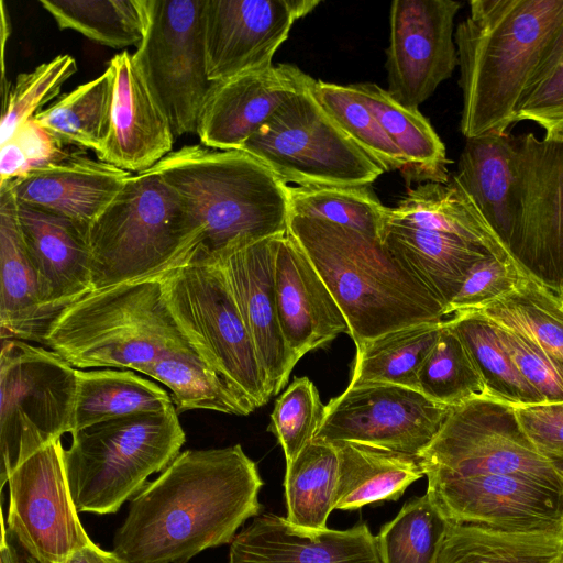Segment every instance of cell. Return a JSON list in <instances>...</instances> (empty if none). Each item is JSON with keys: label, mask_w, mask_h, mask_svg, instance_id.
Masks as SVG:
<instances>
[{"label": "cell", "mask_w": 563, "mask_h": 563, "mask_svg": "<svg viewBox=\"0 0 563 563\" xmlns=\"http://www.w3.org/2000/svg\"><path fill=\"white\" fill-rule=\"evenodd\" d=\"M443 322L401 328L356 346L347 387L397 385L418 390V373L437 343Z\"/></svg>", "instance_id": "obj_34"}, {"label": "cell", "mask_w": 563, "mask_h": 563, "mask_svg": "<svg viewBox=\"0 0 563 563\" xmlns=\"http://www.w3.org/2000/svg\"><path fill=\"white\" fill-rule=\"evenodd\" d=\"M450 523L427 494L410 498L375 536L380 563H435Z\"/></svg>", "instance_id": "obj_41"}, {"label": "cell", "mask_w": 563, "mask_h": 563, "mask_svg": "<svg viewBox=\"0 0 563 563\" xmlns=\"http://www.w3.org/2000/svg\"><path fill=\"white\" fill-rule=\"evenodd\" d=\"M339 459L334 509L397 500L424 476L419 456L356 442H331Z\"/></svg>", "instance_id": "obj_29"}, {"label": "cell", "mask_w": 563, "mask_h": 563, "mask_svg": "<svg viewBox=\"0 0 563 563\" xmlns=\"http://www.w3.org/2000/svg\"><path fill=\"white\" fill-rule=\"evenodd\" d=\"M418 390L449 407L489 397L470 353L445 320L437 343L418 373Z\"/></svg>", "instance_id": "obj_43"}, {"label": "cell", "mask_w": 563, "mask_h": 563, "mask_svg": "<svg viewBox=\"0 0 563 563\" xmlns=\"http://www.w3.org/2000/svg\"><path fill=\"white\" fill-rule=\"evenodd\" d=\"M112 93L113 71L108 66L97 78L62 95L34 119L63 144L97 153L109 133Z\"/></svg>", "instance_id": "obj_38"}, {"label": "cell", "mask_w": 563, "mask_h": 563, "mask_svg": "<svg viewBox=\"0 0 563 563\" xmlns=\"http://www.w3.org/2000/svg\"><path fill=\"white\" fill-rule=\"evenodd\" d=\"M288 233L334 297L355 346L445 317L443 301L379 239L295 214Z\"/></svg>", "instance_id": "obj_3"}, {"label": "cell", "mask_w": 563, "mask_h": 563, "mask_svg": "<svg viewBox=\"0 0 563 563\" xmlns=\"http://www.w3.org/2000/svg\"><path fill=\"white\" fill-rule=\"evenodd\" d=\"M318 0H206V69L212 82L265 68Z\"/></svg>", "instance_id": "obj_17"}, {"label": "cell", "mask_w": 563, "mask_h": 563, "mask_svg": "<svg viewBox=\"0 0 563 563\" xmlns=\"http://www.w3.org/2000/svg\"><path fill=\"white\" fill-rule=\"evenodd\" d=\"M64 448L56 440L21 462L9 475L5 523L44 563H64L90 540L68 486Z\"/></svg>", "instance_id": "obj_15"}, {"label": "cell", "mask_w": 563, "mask_h": 563, "mask_svg": "<svg viewBox=\"0 0 563 563\" xmlns=\"http://www.w3.org/2000/svg\"><path fill=\"white\" fill-rule=\"evenodd\" d=\"M497 327L500 340L516 366L545 402L563 401V365L521 333L499 324Z\"/></svg>", "instance_id": "obj_50"}, {"label": "cell", "mask_w": 563, "mask_h": 563, "mask_svg": "<svg viewBox=\"0 0 563 563\" xmlns=\"http://www.w3.org/2000/svg\"><path fill=\"white\" fill-rule=\"evenodd\" d=\"M206 0H143L144 36L133 59L166 113L174 135L197 134L214 82L206 69Z\"/></svg>", "instance_id": "obj_13"}, {"label": "cell", "mask_w": 563, "mask_h": 563, "mask_svg": "<svg viewBox=\"0 0 563 563\" xmlns=\"http://www.w3.org/2000/svg\"><path fill=\"white\" fill-rule=\"evenodd\" d=\"M43 344L76 369L142 374L162 356L194 347L167 305L159 276L89 292L54 318Z\"/></svg>", "instance_id": "obj_5"}, {"label": "cell", "mask_w": 563, "mask_h": 563, "mask_svg": "<svg viewBox=\"0 0 563 563\" xmlns=\"http://www.w3.org/2000/svg\"><path fill=\"white\" fill-rule=\"evenodd\" d=\"M92 289L185 265L199 243L177 191L156 172L132 174L87 230Z\"/></svg>", "instance_id": "obj_6"}, {"label": "cell", "mask_w": 563, "mask_h": 563, "mask_svg": "<svg viewBox=\"0 0 563 563\" xmlns=\"http://www.w3.org/2000/svg\"><path fill=\"white\" fill-rule=\"evenodd\" d=\"M131 175L81 151H66L56 159L5 183L18 202L56 213L88 229Z\"/></svg>", "instance_id": "obj_24"}, {"label": "cell", "mask_w": 563, "mask_h": 563, "mask_svg": "<svg viewBox=\"0 0 563 563\" xmlns=\"http://www.w3.org/2000/svg\"><path fill=\"white\" fill-rule=\"evenodd\" d=\"M229 563H380L366 523L305 533L285 517H256L230 545Z\"/></svg>", "instance_id": "obj_25"}, {"label": "cell", "mask_w": 563, "mask_h": 563, "mask_svg": "<svg viewBox=\"0 0 563 563\" xmlns=\"http://www.w3.org/2000/svg\"><path fill=\"white\" fill-rule=\"evenodd\" d=\"M113 93L108 136L97 152L99 159L129 173H142L167 156L174 132L130 52L114 55Z\"/></svg>", "instance_id": "obj_21"}, {"label": "cell", "mask_w": 563, "mask_h": 563, "mask_svg": "<svg viewBox=\"0 0 563 563\" xmlns=\"http://www.w3.org/2000/svg\"><path fill=\"white\" fill-rule=\"evenodd\" d=\"M385 221L459 236L487 250L493 256L512 261L464 189L449 183L417 185L394 208Z\"/></svg>", "instance_id": "obj_28"}, {"label": "cell", "mask_w": 563, "mask_h": 563, "mask_svg": "<svg viewBox=\"0 0 563 563\" xmlns=\"http://www.w3.org/2000/svg\"><path fill=\"white\" fill-rule=\"evenodd\" d=\"M526 435L545 457L563 461V401L515 407Z\"/></svg>", "instance_id": "obj_51"}, {"label": "cell", "mask_w": 563, "mask_h": 563, "mask_svg": "<svg viewBox=\"0 0 563 563\" xmlns=\"http://www.w3.org/2000/svg\"><path fill=\"white\" fill-rule=\"evenodd\" d=\"M159 279L172 313L201 358L255 409L264 406L273 394L220 268L188 263Z\"/></svg>", "instance_id": "obj_9"}, {"label": "cell", "mask_w": 563, "mask_h": 563, "mask_svg": "<svg viewBox=\"0 0 563 563\" xmlns=\"http://www.w3.org/2000/svg\"><path fill=\"white\" fill-rule=\"evenodd\" d=\"M65 146L31 118L0 145V184L56 159L67 151Z\"/></svg>", "instance_id": "obj_49"}, {"label": "cell", "mask_w": 563, "mask_h": 563, "mask_svg": "<svg viewBox=\"0 0 563 563\" xmlns=\"http://www.w3.org/2000/svg\"><path fill=\"white\" fill-rule=\"evenodd\" d=\"M314 84L291 64L271 65L214 82L198 121L201 145L240 150L289 98Z\"/></svg>", "instance_id": "obj_20"}, {"label": "cell", "mask_w": 563, "mask_h": 563, "mask_svg": "<svg viewBox=\"0 0 563 563\" xmlns=\"http://www.w3.org/2000/svg\"><path fill=\"white\" fill-rule=\"evenodd\" d=\"M512 155V135L507 132L470 137L460 155L457 170L452 175L474 201L503 246L511 216L515 178Z\"/></svg>", "instance_id": "obj_30"}, {"label": "cell", "mask_w": 563, "mask_h": 563, "mask_svg": "<svg viewBox=\"0 0 563 563\" xmlns=\"http://www.w3.org/2000/svg\"><path fill=\"white\" fill-rule=\"evenodd\" d=\"M77 69V62L71 55L60 54L32 71L18 75L2 98L0 145L5 144L42 107L54 100Z\"/></svg>", "instance_id": "obj_45"}, {"label": "cell", "mask_w": 563, "mask_h": 563, "mask_svg": "<svg viewBox=\"0 0 563 563\" xmlns=\"http://www.w3.org/2000/svg\"><path fill=\"white\" fill-rule=\"evenodd\" d=\"M562 530H563V523H562Z\"/></svg>", "instance_id": "obj_55"}, {"label": "cell", "mask_w": 563, "mask_h": 563, "mask_svg": "<svg viewBox=\"0 0 563 563\" xmlns=\"http://www.w3.org/2000/svg\"><path fill=\"white\" fill-rule=\"evenodd\" d=\"M0 484L45 445L74 430L76 368L53 350L1 339Z\"/></svg>", "instance_id": "obj_8"}, {"label": "cell", "mask_w": 563, "mask_h": 563, "mask_svg": "<svg viewBox=\"0 0 563 563\" xmlns=\"http://www.w3.org/2000/svg\"><path fill=\"white\" fill-rule=\"evenodd\" d=\"M312 87L289 98L240 150L286 185L369 186L384 170L328 114Z\"/></svg>", "instance_id": "obj_10"}, {"label": "cell", "mask_w": 563, "mask_h": 563, "mask_svg": "<svg viewBox=\"0 0 563 563\" xmlns=\"http://www.w3.org/2000/svg\"><path fill=\"white\" fill-rule=\"evenodd\" d=\"M563 24V0H473L455 31L466 137L506 133Z\"/></svg>", "instance_id": "obj_2"}, {"label": "cell", "mask_w": 563, "mask_h": 563, "mask_svg": "<svg viewBox=\"0 0 563 563\" xmlns=\"http://www.w3.org/2000/svg\"><path fill=\"white\" fill-rule=\"evenodd\" d=\"M312 92L328 114L384 173L405 170L401 152L351 85L317 80Z\"/></svg>", "instance_id": "obj_44"}, {"label": "cell", "mask_w": 563, "mask_h": 563, "mask_svg": "<svg viewBox=\"0 0 563 563\" xmlns=\"http://www.w3.org/2000/svg\"><path fill=\"white\" fill-rule=\"evenodd\" d=\"M351 87L401 152L406 162L401 175L407 185L449 183L450 161L445 146L419 109L402 106L386 89L373 82L353 84Z\"/></svg>", "instance_id": "obj_31"}, {"label": "cell", "mask_w": 563, "mask_h": 563, "mask_svg": "<svg viewBox=\"0 0 563 563\" xmlns=\"http://www.w3.org/2000/svg\"><path fill=\"white\" fill-rule=\"evenodd\" d=\"M419 460L427 479L508 475L563 493L562 472L526 435L515 406L490 397L452 407Z\"/></svg>", "instance_id": "obj_11"}, {"label": "cell", "mask_w": 563, "mask_h": 563, "mask_svg": "<svg viewBox=\"0 0 563 563\" xmlns=\"http://www.w3.org/2000/svg\"><path fill=\"white\" fill-rule=\"evenodd\" d=\"M451 408L402 386L347 387L325 405L313 439L356 442L419 456Z\"/></svg>", "instance_id": "obj_14"}, {"label": "cell", "mask_w": 563, "mask_h": 563, "mask_svg": "<svg viewBox=\"0 0 563 563\" xmlns=\"http://www.w3.org/2000/svg\"><path fill=\"white\" fill-rule=\"evenodd\" d=\"M453 0H395L386 48L387 92L407 108L419 109L459 65Z\"/></svg>", "instance_id": "obj_16"}, {"label": "cell", "mask_w": 563, "mask_h": 563, "mask_svg": "<svg viewBox=\"0 0 563 563\" xmlns=\"http://www.w3.org/2000/svg\"><path fill=\"white\" fill-rule=\"evenodd\" d=\"M1 65H2V77H1V93H3L7 90V87H10L11 84L7 82L4 77V47L7 40L10 36V20L8 18L4 2L1 1Z\"/></svg>", "instance_id": "obj_54"}, {"label": "cell", "mask_w": 563, "mask_h": 563, "mask_svg": "<svg viewBox=\"0 0 563 563\" xmlns=\"http://www.w3.org/2000/svg\"><path fill=\"white\" fill-rule=\"evenodd\" d=\"M426 494L450 521L510 531L561 529L563 493L508 475L428 479Z\"/></svg>", "instance_id": "obj_18"}, {"label": "cell", "mask_w": 563, "mask_h": 563, "mask_svg": "<svg viewBox=\"0 0 563 563\" xmlns=\"http://www.w3.org/2000/svg\"><path fill=\"white\" fill-rule=\"evenodd\" d=\"M476 311L527 336L563 365V299L527 275L512 291Z\"/></svg>", "instance_id": "obj_39"}, {"label": "cell", "mask_w": 563, "mask_h": 563, "mask_svg": "<svg viewBox=\"0 0 563 563\" xmlns=\"http://www.w3.org/2000/svg\"><path fill=\"white\" fill-rule=\"evenodd\" d=\"M379 239L429 286L445 308L474 264L492 255L484 247L455 235L387 221Z\"/></svg>", "instance_id": "obj_27"}, {"label": "cell", "mask_w": 563, "mask_h": 563, "mask_svg": "<svg viewBox=\"0 0 563 563\" xmlns=\"http://www.w3.org/2000/svg\"><path fill=\"white\" fill-rule=\"evenodd\" d=\"M290 214L325 220L379 239L388 207L369 186H289ZM380 240V239H379Z\"/></svg>", "instance_id": "obj_42"}, {"label": "cell", "mask_w": 563, "mask_h": 563, "mask_svg": "<svg viewBox=\"0 0 563 563\" xmlns=\"http://www.w3.org/2000/svg\"><path fill=\"white\" fill-rule=\"evenodd\" d=\"M150 169L177 191L199 234L188 263L288 232V185L245 151L186 145Z\"/></svg>", "instance_id": "obj_4"}, {"label": "cell", "mask_w": 563, "mask_h": 563, "mask_svg": "<svg viewBox=\"0 0 563 563\" xmlns=\"http://www.w3.org/2000/svg\"><path fill=\"white\" fill-rule=\"evenodd\" d=\"M60 30H73L111 48L139 46L144 36L143 0H41Z\"/></svg>", "instance_id": "obj_40"}, {"label": "cell", "mask_w": 563, "mask_h": 563, "mask_svg": "<svg viewBox=\"0 0 563 563\" xmlns=\"http://www.w3.org/2000/svg\"><path fill=\"white\" fill-rule=\"evenodd\" d=\"M514 188L505 250L563 299V135H512Z\"/></svg>", "instance_id": "obj_12"}, {"label": "cell", "mask_w": 563, "mask_h": 563, "mask_svg": "<svg viewBox=\"0 0 563 563\" xmlns=\"http://www.w3.org/2000/svg\"><path fill=\"white\" fill-rule=\"evenodd\" d=\"M64 563H122L112 552L104 551L89 541L87 544L71 552Z\"/></svg>", "instance_id": "obj_53"}, {"label": "cell", "mask_w": 563, "mask_h": 563, "mask_svg": "<svg viewBox=\"0 0 563 563\" xmlns=\"http://www.w3.org/2000/svg\"><path fill=\"white\" fill-rule=\"evenodd\" d=\"M339 459L333 443L313 439L286 465V520L305 533L325 530L334 510Z\"/></svg>", "instance_id": "obj_35"}, {"label": "cell", "mask_w": 563, "mask_h": 563, "mask_svg": "<svg viewBox=\"0 0 563 563\" xmlns=\"http://www.w3.org/2000/svg\"><path fill=\"white\" fill-rule=\"evenodd\" d=\"M532 121L545 136L563 135V24L519 103L516 122Z\"/></svg>", "instance_id": "obj_47"}, {"label": "cell", "mask_w": 563, "mask_h": 563, "mask_svg": "<svg viewBox=\"0 0 563 563\" xmlns=\"http://www.w3.org/2000/svg\"><path fill=\"white\" fill-rule=\"evenodd\" d=\"M275 292L280 330L295 366L308 352L349 334L334 297L288 232L276 254Z\"/></svg>", "instance_id": "obj_22"}, {"label": "cell", "mask_w": 563, "mask_h": 563, "mask_svg": "<svg viewBox=\"0 0 563 563\" xmlns=\"http://www.w3.org/2000/svg\"><path fill=\"white\" fill-rule=\"evenodd\" d=\"M51 324L36 272L18 219V200L0 184V331L1 339L43 343Z\"/></svg>", "instance_id": "obj_26"}, {"label": "cell", "mask_w": 563, "mask_h": 563, "mask_svg": "<svg viewBox=\"0 0 563 563\" xmlns=\"http://www.w3.org/2000/svg\"><path fill=\"white\" fill-rule=\"evenodd\" d=\"M0 563H44L2 519Z\"/></svg>", "instance_id": "obj_52"}, {"label": "cell", "mask_w": 563, "mask_h": 563, "mask_svg": "<svg viewBox=\"0 0 563 563\" xmlns=\"http://www.w3.org/2000/svg\"><path fill=\"white\" fill-rule=\"evenodd\" d=\"M145 375L167 386L177 413L205 409L247 416L255 410L201 358L195 347L162 356Z\"/></svg>", "instance_id": "obj_37"}, {"label": "cell", "mask_w": 563, "mask_h": 563, "mask_svg": "<svg viewBox=\"0 0 563 563\" xmlns=\"http://www.w3.org/2000/svg\"><path fill=\"white\" fill-rule=\"evenodd\" d=\"M280 236L231 246L212 258L222 272L252 336L273 396L286 386L294 369L277 313L275 260Z\"/></svg>", "instance_id": "obj_19"}, {"label": "cell", "mask_w": 563, "mask_h": 563, "mask_svg": "<svg viewBox=\"0 0 563 563\" xmlns=\"http://www.w3.org/2000/svg\"><path fill=\"white\" fill-rule=\"evenodd\" d=\"M512 261L487 256L474 264L460 290L445 308V316L481 310L512 291L523 277Z\"/></svg>", "instance_id": "obj_48"}, {"label": "cell", "mask_w": 563, "mask_h": 563, "mask_svg": "<svg viewBox=\"0 0 563 563\" xmlns=\"http://www.w3.org/2000/svg\"><path fill=\"white\" fill-rule=\"evenodd\" d=\"M324 407L317 387L306 376L296 377L275 401L267 430L283 448L286 465L313 440Z\"/></svg>", "instance_id": "obj_46"}, {"label": "cell", "mask_w": 563, "mask_h": 563, "mask_svg": "<svg viewBox=\"0 0 563 563\" xmlns=\"http://www.w3.org/2000/svg\"><path fill=\"white\" fill-rule=\"evenodd\" d=\"M435 563H563V530L510 531L451 521Z\"/></svg>", "instance_id": "obj_32"}, {"label": "cell", "mask_w": 563, "mask_h": 563, "mask_svg": "<svg viewBox=\"0 0 563 563\" xmlns=\"http://www.w3.org/2000/svg\"><path fill=\"white\" fill-rule=\"evenodd\" d=\"M64 450L78 512H117L150 475L163 472L186 441L175 406L111 419L73 431Z\"/></svg>", "instance_id": "obj_7"}, {"label": "cell", "mask_w": 563, "mask_h": 563, "mask_svg": "<svg viewBox=\"0 0 563 563\" xmlns=\"http://www.w3.org/2000/svg\"><path fill=\"white\" fill-rule=\"evenodd\" d=\"M74 430L120 417L164 411L172 396L132 369H76Z\"/></svg>", "instance_id": "obj_33"}, {"label": "cell", "mask_w": 563, "mask_h": 563, "mask_svg": "<svg viewBox=\"0 0 563 563\" xmlns=\"http://www.w3.org/2000/svg\"><path fill=\"white\" fill-rule=\"evenodd\" d=\"M445 321L465 345L489 397L515 407L545 402L516 366L494 321L476 310L456 312Z\"/></svg>", "instance_id": "obj_36"}, {"label": "cell", "mask_w": 563, "mask_h": 563, "mask_svg": "<svg viewBox=\"0 0 563 563\" xmlns=\"http://www.w3.org/2000/svg\"><path fill=\"white\" fill-rule=\"evenodd\" d=\"M263 484L240 444L186 450L130 499L112 552L122 563H187L231 543L258 515Z\"/></svg>", "instance_id": "obj_1"}, {"label": "cell", "mask_w": 563, "mask_h": 563, "mask_svg": "<svg viewBox=\"0 0 563 563\" xmlns=\"http://www.w3.org/2000/svg\"><path fill=\"white\" fill-rule=\"evenodd\" d=\"M18 219L52 322L63 309L93 291L88 229L20 202Z\"/></svg>", "instance_id": "obj_23"}]
</instances>
